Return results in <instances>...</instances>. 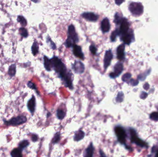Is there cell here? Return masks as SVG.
Wrapping results in <instances>:
<instances>
[{
	"instance_id": "obj_9",
	"label": "cell",
	"mask_w": 158,
	"mask_h": 157,
	"mask_svg": "<svg viewBox=\"0 0 158 157\" xmlns=\"http://www.w3.org/2000/svg\"><path fill=\"white\" fill-rule=\"evenodd\" d=\"M72 68L75 73L82 74L85 70L84 65L80 61H75L74 64L72 65Z\"/></svg>"
},
{
	"instance_id": "obj_2",
	"label": "cell",
	"mask_w": 158,
	"mask_h": 157,
	"mask_svg": "<svg viewBox=\"0 0 158 157\" xmlns=\"http://www.w3.org/2000/svg\"><path fill=\"white\" fill-rule=\"evenodd\" d=\"M78 41V37L75 27L73 25H70L68 28V37L65 45L67 47L69 48L74 46Z\"/></svg>"
},
{
	"instance_id": "obj_31",
	"label": "cell",
	"mask_w": 158,
	"mask_h": 157,
	"mask_svg": "<svg viewBox=\"0 0 158 157\" xmlns=\"http://www.w3.org/2000/svg\"><path fill=\"white\" fill-rule=\"evenodd\" d=\"M60 140V134L59 133H57L55 134L54 137L53 139V143H58L59 141Z\"/></svg>"
},
{
	"instance_id": "obj_17",
	"label": "cell",
	"mask_w": 158,
	"mask_h": 157,
	"mask_svg": "<svg viewBox=\"0 0 158 157\" xmlns=\"http://www.w3.org/2000/svg\"><path fill=\"white\" fill-rule=\"evenodd\" d=\"M94 148L93 143H91L85 151L84 157H93Z\"/></svg>"
},
{
	"instance_id": "obj_20",
	"label": "cell",
	"mask_w": 158,
	"mask_h": 157,
	"mask_svg": "<svg viewBox=\"0 0 158 157\" xmlns=\"http://www.w3.org/2000/svg\"><path fill=\"white\" fill-rule=\"evenodd\" d=\"M85 133L82 130H79L75 134L74 140L76 142H78L83 139Z\"/></svg>"
},
{
	"instance_id": "obj_29",
	"label": "cell",
	"mask_w": 158,
	"mask_h": 157,
	"mask_svg": "<svg viewBox=\"0 0 158 157\" xmlns=\"http://www.w3.org/2000/svg\"><path fill=\"white\" fill-rule=\"evenodd\" d=\"M47 43L48 44H50V46L52 49H56V46L55 44L54 43L53 41L51 40V38L49 36L47 37L46 39Z\"/></svg>"
},
{
	"instance_id": "obj_28",
	"label": "cell",
	"mask_w": 158,
	"mask_h": 157,
	"mask_svg": "<svg viewBox=\"0 0 158 157\" xmlns=\"http://www.w3.org/2000/svg\"><path fill=\"white\" fill-rule=\"evenodd\" d=\"M118 35H119V30H118V29H116V30H115V31H113V32H112L111 35V41H115L116 38V36Z\"/></svg>"
},
{
	"instance_id": "obj_18",
	"label": "cell",
	"mask_w": 158,
	"mask_h": 157,
	"mask_svg": "<svg viewBox=\"0 0 158 157\" xmlns=\"http://www.w3.org/2000/svg\"><path fill=\"white\" fill-rule=\"evenodd\" d=\"M44 66L45 69L47 71H51L52 70V65H51L50 60L46 56H44Z\"/></svg>"
},
{
	"instance_id": "obj_23",
	"label": "cell",
	"mask_w": 158,
	"mask_h": 157,
	"mask_svg": "<svg viewBox=\"0 0 158 157\" xmlns=\"http://www.w3.org/2000/svg\"><path fill=\"white\" fill-rule=\"evenodd\" d=\"M30 143L28 141L26 140H24L23 141H21L19 144V148L22 151L23 149H25V148L28 147Z\"/></svg>"
},
{
	"instance_id": "obj_16",
	"label": "cell",
	"mask_w": 158,
	"mask_h": 157,
	"mask_svg": "<svg viewBox=\"0 0 158 157\" xmlns=\"http://www.w3.org/2000/svg\"><path fill=\"white\" fill-rule=\"evenodd\" d=\"M133 34L130 32H128L125 34L123 35L122 37V40L124 43L127 44H130L133 38Z\"/></svg>"
},
{
	"instance_id": "obj_38",
	"label": "cell",
	"mask_w": 158,
	"mask_h": 157,
	"mask_svg": "<svg viewBox=\"0 0 158 157\" xmlns=\"http://www.w3.org/2000/svg\"><path fill=\"white\" fill-rule=\"evenodd\" d=\"M123 2H124V1H115L116 3V5H120Z\"/></svg>"
},
{
	"instance_id": "obj_32",
	"label": "cell",
	"mask_w": 158,
	"mask_h": 157,
	"mask_svg": "<svg viewBox=\"0 0 158 157\" xmlns=\"http://www.w3.org/2000/svg\"><path fill=\"white\" fill-rule=\"evenodd\" d=\"M150 118L153 120L158 121V112H153L151 114L150 116Z\"/></svg>"
},
{
	"instance_id": "obj_33",
	"label": "cell",
	"mask_w": 158,
	"mask_h": 157,
	"mask_svg": "<svg viewBox=\"0 0 158 157\" xmlns=\"http://www.w3.org/2000/svg\"><path fill=\"white\" fill-rule=\"evenodd\" d=\"M28 86L29 88H30V89L36 90L37 91V93H38V92L37 91V87H36V85H35V84L34 83H32V82L29 81L28 83Z\"/></svg>"
},
{
	"instance_id": "obj_22",
	"label": "cell",
	"mask_w": 158,
	"mask_h": 157,
	"mask_svg": "<svg viewBox=\"0 0 158 157\" xmlns=\"http://www.w3.org/2000/svg\"><path fill=\"white\" fill-rule=\"evenodd\" d=\"M32 52L33 55L35 56L36 54H38L39 51V46L38 44L37 43V41H34L33 43L32 47H31Z\"/></svg>"
},
{
	"instance_id": "obj_35",
	"label": "cell",
	"mask_w": 158,
	"mask_h": 157,
	"mask_svg": "<svg viewBox=\"0 0 158 157\" xmlns=\"http://www.w3.org/2000/svg\"><path fill=\"white\" fill-rule=\"evenodd\" d=\"M89 49L91 52V53H93V54H95L96 53L97 49L96 47H95L94 45H91L90 47H89Z\"/></svg>"
},
{
	"instance_id": "obj_21",
	"label": "cell",
	"mask_w": 158,
	"mask_h": 157,
	"mask_svg": "<svg viewBox=\"0 0 158 157\" xmlns=\"http://www.w3.org/2000/svg\"><path fill=\"white\" fill-rule=\"evenodd\" d=\"M16 72V64H13L10 65L8 69V75L11 77H14L15 75Z\"/></svg>"
},
{
	"instance_id": "obj_1",
	"label": "cell",
	"mask_w": 158,
	"mask_h": 157,
	"mask_svg": "<svg viewBox=\"0 0 158 157\" xmlns=\"http://www.w3.org/2000/svg\"><path fill=\"white\" fill-rule=\"evenodd\" d=\"M51 62L52 68H53L56 73L58 75V76L63 81L64 85L67 87L72 90L73 86V75L72 73L68 71L61 59L57 57L54 56L50 59Z\"/></svg>"
},
{
	"instance_id": "obj_24",
	"label": "cell",
	"mask_w": 158,
	"mask_h": 157,
	"mask_svg": "<svg viewBox=\"0 0 158 157\" xmlns=\"http://www.w3.org/2000/svg\"><path fill=\"white\" fill-rule=\"evenodd\" d=\"M17 21L22 26L24 27L26 26L27 25V21L23 16L19 15L17 17Z\"/></svg>"
},
{
	"instance_id": "obj_27",
	"label": "cell",
	"mask_w": 158,
	"mask_h": 157,
	"mask_svg": "<svg viewBox=\"0 0 158 157\" xmlns=\"http://www.w3.org/2000/svg\"><path fill=\"white\" fill-rule=\"evenodd\" d=\"M65 116V112L61 109H58L57 111V117L58 119L62 120Z\"/></svg>"
},
{
	"instance_id": "obj_4",
	"label": "cell",
	"mask_w": 158,
	"mask_h": 157,
	"mask_svg": "<svg viewBox=\"0 0 158 157\" xmlns=\"http://www.w3.org/2000/svg\"><path fill=\"white\" fill-rule=\"evenodd\" d=\"M115 132L119 142L121 144H125L126 142V134L124 128L121 126L116 127Z\"/></svg>"
},
{
	"instance_id": "obj_19",
	"label": "cell",
	"mask_w": 158,
	"mask_h": 157,
	"mask_svg": "<svg viewBox=\"0 0 158 157\" xmlns=\"http://www.w3.org/2000/svg\"><path fill=\"white\" fill-rule=\"evenodd\" d=\"M22 152L19 148H15L12 150L10 154L12 157H23Z\"/></svg>"
},
{
	"instance_id": "obj_30",
	"label": "cell",
	"mask_w": 158,
	"mask_h": 157,
	"mask_svg": "<svg viewBox=\"0 0 158 157\" xmlns=\"http://www.w3.org/2000/svg\"><path fill=\"white\" fill-rule=\"evenodd\" d=\"M123 100H124V94L122 92H119L116 98V102H122Z\"/></svg>"
},
{
	"instance_id": "obj_25",
	"label": "cell",
	"mask_w": 158,
	"mask_h": 157,
	"mask_svg": "<svg viewBox=\"0 0 158 157\" xmlns=\"http://www.w3.org/2000/svg\"><path fill=\"white\" fill-rule=\"evenodd\" d=\"M122 19L120 14L118 13H116L114 17V22L116 25H119L121 23L122 21Z\"/></svg>"
},
{
	"instance_id": "obj_39",
	"label": "cell",
	"mask_w": 158,
	"mask_h": 157,
	"mask_svg": "<svg viewBox=\"0 0 158 157\" xmlns=\"http://www.w3.org/2000/svg\"><path fill=\"white\" fill-rule=\"evenodd\" d=\"M156 157H158V150L157 151V153L156 154Z\"/></svg>"
},
{
	"instance_id": "obj_15",
	"label": "cell",
	"mask_w": 158,
	"mask_h": 157,
	"mask_svg": "<svg viewBox=\"0 0 158 157\" xmlns=\"http://www.w3.org/2000/svg\"><path fill=\"white\" fill-rule=\"evenodd\" d=\"M124 44H122L121 45H119L117 48V50H116L117 57L119 60H124Z\"/></svg>"
},
{
	"instance_id": "obj_26",
	"label": "cell",
	"mask_w": 158,
	"mask_h": 157,
	"mask_svg": "<svg viewBox=\"0 0 158 157\" xmlns=\"http://www.w3.org/2000/svg\"><path fill=\"white\" fill-rule=\"evenodd\" d=\"M19 33L21 35L22 37L25 38H26L28 36V32L26 29H25L24 27H22L19 29Z\"/></svg>"
},
{
	"instance_id": "obj_14",
	"label": "cell",
	"mask_w": 158,
	"mask_h": 157,
	"mask_svg": "<svg viewBox=\"0 0 158 157\" xmlns=\"http://www.w3.org/2000/svg\"><path fill=\"white\" fill-rule=\"evenodd\" d=\"M110 28L111 25L109 20L107 18L104 19L101 23V28L102 32L103 33L109 32L110 30Z\"/></svg>"
},
{
	"instance_id": "obj_6",
	"label": "cell",
	"mask_w": 158,
	"mask_h": 157,
	"mask_svg": "<svg viewBox=\"0 0 158 157\" xmlns=\"http://www.w3.org/2000/svg\"><path fill=\"white\" fill-rule=\"evenodd\" d=\"M130 134L131 136V141L133 143L136 144L137 145L141 147H147V144L144 141H142L137 136L136 133L134 129L130 130Z\"/></svg>"
},
{
	"instance_id": "obj_8",
	"label": "cell",
	"mask_w": 158,
	"mask_h": 157,
	"mask_svg": "<svg viewBox=\"0 0 158 157\" xmlns=\"http://www.w3.org/2000/svg\"><path fill=\"white\" fill-rule=\"evenodd\" d=\"M113 57V54L111 49L106 51L104 59V66L105 70H106L110 65Z\"/></svg>"
},
{
	"instance_id": "obj_10",
	"label": "cell",
	"mask_w": 158,
	"mask_h": 157,
	"mask_svg": "<svg viewBox=\"0 0 158 157\" xmlns=\"http://www.w3.org/2000/svg\"><path fill=\"white\" fill-rule=\"evenodd\" d=\"M129 30V23L127 19H123L122 22L121 23V26L119 29V35L125 34L128 33Z\"/></svg>"
},
{
	"instance_id": "obj_12",
	"label": "cell",
	"mask_w": 158,
	"mask_h": 157,
	"mask_svg": "<svg viewBox=\"0 0 158 157\" xmlns=\"http://www.w3.org/2000/svg\"><path fill=\"white\" fill-rule=\"evenodd\" d=\"M36 98L34 96H32V98L28 100L27 104L28 109L30 111L32 114L33 115L36 109Z\"/></svg>"
},
{
	"instance_id": "obj_11",
	"label": "cell",
	"mask_w": 158,
	"mask_h": 157,
	"mask_svg": "<svg viewBox=\"0 0 158 157\" xmlns=\"http://www.w3.org/2000/svg\"><path fill=\"white\" fill-rule=\"evenodd\" d=\"M82 17L89 21L95 22L99 19V16L91 12H85L81 14Z\"/></svg>"
},
{
	"instance_id": "obj_5",
	"label": "cell",
	"mask_w": 158,
	"mask_h": 157,
	"mask_svg": "<svg viewBox=\"0 0 158 157\" xmlns=\"http://www.w3.org/2000/svg\"><path fill=\"white\" fill-rule=\"evenodd\" d=\"M130 11L134 15L139 16L143 13V7L141 3H131L129 7Z\"/></svg>"
},
{
	"instance_id": "obj_36",
	"label": "cell",
	"mask_w": 158,
	"mask_h": 157,
	"mask_svg": "<svg viewBox=\"0 0 158 157\" xmlns=\"http://www.w3.org/2000/svg\"><path fill=\"white\" fill-rule=\"evenodd\" d=\"M38 140V136L36 135H33L32 136V142H36Z\"/></svg>"
},
{
	"instance_id": "obj_13",
	"label": "cell",
	"mask_w": 158,
	"mask_h": 157,
	"mask_svg": "<svg viewBox=\"0 0 158 157\" xmlns=\"http://www.w3.org/2000/svg\"><path fill=\"white\" fill-rule=\"evenodd\" d=\"M73 51L75 56L78 58H80L81 59H84V55L82 52V49L81 46L75 44L73 46Z\"/></svg>"
},
{
	"instance_id": "obj_37",
	"label": "cell",
	"mask_w": 158,
	"mask_h": 157,
	"mask_svg": "<svg viewBox=\"0 0 158 157\" xmlns=\"http://www.w3.org/2000/svg\"><path fill=\"white\" fill-rule=\"evenodd\" d=\"M100 157H107V156H106V155L104 154V152L102 150H100Z\"/></svg>"
},
{
	"instance_id": "obj_34",
	"label": "cell",
	"mask_w": 158,
	"mask_h": 157,
	"mask_svg": "<svg viewBox=\"0 0 158 157\" xmlns=\"http://www.w3.org/2000/svg\"><path fill=\"white\" fill-rule=\"evenodd\" d=\"M131 76V75L130 74V73L125 74L122 77V80L123 81L127 82L128 81V79L130 78Z\"/></svg>"
},
{
	"instance_id": "obj_7",
	"label": "cell",
	"mask_w": 158,
	"mask_h": 157,
	"mask_svg": "<svg viewBox=\"0 0 158 157\" xmlns=\"http://www.w3.org/2000/svg\"><path fill=\"white\" fill-rule=\"evenodd\" d=\"M124 66L122 63L118 62L114 67V72H112L109 75L110 77L112 78H115L119 76L123 71Z\"/></svg>"
},
{
	"instance_id": "obj_3",
	"label": "cell",
	"mask_w": 158,
	"mask_h": 157,
	"mask_svg": "<svg viewBox=\"0 0 158 157\" xmlns=\"http://www.w3.org/2000/svg\"><path fill=\"white\" fill-rule=\"evenodd\" d=\"M4 123L7 126H18L21 124H24L27 121L26 116L23 115H19L16 117L12 118L9 120L7 121L4 120Z\"/></svg>"
}]
</instances>
